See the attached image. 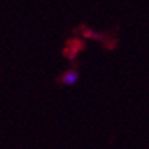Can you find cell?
I'll return each instance as SVG.
<instances>
[{
  "label": "cell",
  "instance_id": "6da1fadb",
  "mask_svg": "<svg viewBox=\"0 0 149 149\" xmlns=\"http://www.w3.org/2000/svg\"><path fill=\"white\" fill-rule=\"evenodd\" d=\"M79 79V75H78L77 71L74 70H70V71L64 72L62 78H60V84L62 85H66V86H71V85H75Z\"/></svg>",
  "mask_w": 149,
  "mask_h": 149
}]
</instances>
